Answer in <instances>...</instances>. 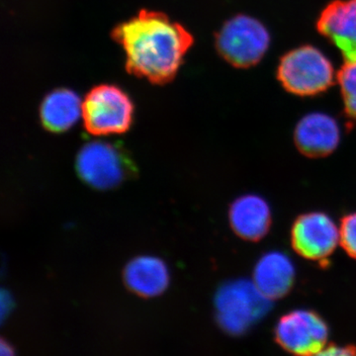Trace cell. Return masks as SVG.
Wrapping results in <instances>:
<instances>
[{"label":"cell","mask_w":356,"mask_h":356,"mask_svg":"<svg viewBox=\"0 0 356 356\" xmlns=\"http://www.w3.org/2000/svg\"><path fill=\"white\" fill-rule=\"evenodd\" d=\"M276 343L297 355H321L327 346L329 327L316 312L295 310L285 314L276 324Z\"/></svg>","instance_id":"obj_7"},{"label":"cell","mask_w":356,"mask_h":356,"mask_svg":"<svg viewBox=\"0 0 356 356\" xmlns=\"http://www.w3.org/2000/svg\"><path fill=\"white\" fill-rule=\"evenodd\" d=\"M339 242L346 254L356 259V213L346 215L341 220Z\"/></svg>","instance_id":"obj_16"},{"label":"cell","mask_w":356,"mask_h":356,"mask_svg":"<svg viewBox=\"0 0 356 356\" xmlns=\"http://www.w3.org/2000/svg\"><path fill=\"white\" fill-rule=\"evenodd\" d=\"M112 38L125 51L129 74L156 84L175 79L194 42L184 26L165 14L149 10L117 26Z\"/></svg>","instance_id":"obj_1"},{"label":"cell","mask_w":356,"mask_h":356,"mask_svg":"<svg viewBox=\"0 0 356 356\" xmlns=\"http://www.w3.org/2000/svg\"><path fill=\"white\" fill-rule=\"evenodd\" d=\"M270 301L254 282L229 281L218 290L215 297L218 323L229 334H245L268 313Z\"/></svg>","instance_id":"obj_2"},{"label":"cell","mask_w":356,"mask_h":356,"mask_svg":"<svg viewBox=\"0 0 356 356\" xmlns=\"http://www.w3.org/2000/svg\"><path fill=\"white\" fill-rule=\"evenodd\" d=\"M318 32L343 54L346 63L356 62V0H336L318 18Z\"/></svg>","instance_id":"obj_9"},{"label":"cell","mask_w":356,"mask_h":356,"mask_svg":"<svg viewBox=\"0 0 356 356\" xmlns=\"http://www.w3.org/2000/svg\"><path fill=\"white\" fill-rule=\"evenodd\" d=\"M126 285L143 297L161 294L168 285L170 274L165 262L158 257L143 255L131 261L124 271Z\"/></svg>","instance_id":"obj_13"},{"label":"cell","mask_w":356,"mask_h":356,"mask_svg":"<svg viewBox=\"0 0 356 356\" xmlns=\"http://www.w3.org/2000/svg\"><path fill=\"white\" fill-rule=\"evenodd\" d=\"M270 44V35L261 21L248 15H236L227 21L216 36L220 55L236 67L259 64Z\"/></svg>","instance_id":"obj_4"},{"label":"cell","mask_w":356,"mask_h":356,"mask_svg":"<svg viewBox=\"0 0 356 356\" xmlns=\"http://www.w3.org/2000/svg\"><path fill=\"white\" fill-rule=\"evenodd\" d=\"M76 165L83 181L102 191L120 184L132 168L123 149L105 142L84 145L77 154Z\"/></svg>","instance_id":"obj_6"},{"label":"cell","mask_w":356,"mask_h":356,"mask_svg":"<svg viewBox=\"0 0 356 356\" xmlns=\"http://www.w3.org/2000/svg\"><path fill=\"white\" fill-rule=\"evenodd\" d=\"M344 112L351 120L356 122V62L346 63L337 74Z\"/></svg>","instance_id":"obj_15"},{"label":"cell","mask_w":356,"mask_h":356,"mask_svg":"<svg viewBox=\"0 0 356 356\" xmlns=\"http://www.w3.org/2000/svg\"><path fill=\"white\" fill-rule=\"evenodd\" d=\"M339 242V229L324 213H307L297 218L293 224V250L309 261H325L334 252Z\"/></svg>","instance_id":"obj_8"},{"label":"cell","mask_w":356,"mask_h":356,"mask_svg":"<svg viewBox=\"0 0 356 356\" xmlns=\"http://www.w3.org/2000/svg\"><path fill=\"white\" fill-rule=\"evenodd\" d=\"M341 140L339 124L324 113H311L297 124L294 140L300 153L312 159L324 158L336 151Z\"/></svg>","instance_id":"obj_10"},{"label":"cell","mask_w":356,"mask_h":356,"mask_svg":"<svg viewBox=\"0 0 356 356\" xmlns=\"http://www.w3.org/2000/svg\"><path fill=\"white\" fill-rule=\"evenodd\" d=\"M13 353V351H11L10 346H8V344L6 343V341H2L1 343V355H9Z\"/></svg>","instance_id":"obj_18"},{"label":"cell","mask_w":356,"mask_h":356,"mask_svg":"<svg viewBox=\"0 0 356 356\" xmlns=\"http://www.w3.org/2000/svg\"><path fill=\"white\" fill-rule=\"evenodd\" d=\"M294 280V264L282 252H267L255 264V286L271 301L282 298L291 291Z\"/></svg>","instance_id":"obj_12"},{"label":"cell","mask_w":356,"mask_h":356,"mask_svg":"<svg viewBox=\"0 0 356 356\" xmlns=\"http://www.w3.org/2000/svg\"><path fill=\"white\" fill-rule=\"evenodd\" d=\"M83 115V102L70 89H56L49 93L40 109L42 124L47 130L62 133L69 130Z\"/></svg>","instance_id":"obj_14"},{"label":"cell","mask_w":356,"mask_h":356,"mask_svg":"<svg viewBox=\"0 0 356 356\" xmlns=\"http://www.w3.org/2000/svg\"><path fill=\"white\" fill-rule=\"evenodd\" d=\"M321 355H356V346H325V350L321 353Z\"/></svg>","instance_id":"obj_17"},{"label":"cell","mask_w":356,"mask_h":356,"mask_svg":"<svg viewBox=\"0 0 356 356\" xmlns=\"http://www.w3.org/2000/svg\"><path fill=\"white\" fill-rule=\"evenodd\" d=\"M134 106L117 86L102 84L91 89L83 102L84 127L92 135L122 134L130 128Z\"/></svg>","instance_id":"obj_5"},{"label":"cell","mask_w":356,"mask_h":356,"mask_svg":"<svg viewBox=\"0 0 356 356\" xmlns=\"http://www.w3.org/2000/svg\"><path fill=\"white\" fill-rule=\"evenodd\" d=\"M277 76L283 88L293 95L312 96L331 88L334 70L329 58L318 49L302 46L283 56Z\"/></svg>","instance_id":"obj_3"},{"label":"cell","mask_w":356,"mask_h":356,"mask_svg":"<svg viewBox=\"0 0 356 356\" xmlns=\"http://www.w3.org/2000/svg\"><path fill=\"white\" fill-rule=\"evenodd\" d=\"M229 222L240 238L257 242L264 238L270 229V207L261 196L254 194L243 195L232 204Z\"/></svg>","instance_id":"obj_11"}]
</instances>
